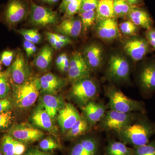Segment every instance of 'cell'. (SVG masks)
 Wrapping results in <instances>:
<instances>
[{"instance_id":"obj_1","label":"cell","mask_w":155,"mask_h":155,"mask_svg":"<svg viewBox=\"0 0 155 155\" xmlns=\"http://www.w3.org/2000/svg\"><path fill=\"white\" fill-rule=\"evenodd\" d=\"M142 114L138 119L122 130L116 132L120 141L133 147L147 143L155 135V123Z\"/></svg>"},{"instance_id":"obj_2","label":"cell","mask_w":155,"mask_h":155,"mask_svg":"<svg viewBox=\"0 0 155 155\" xmlns=\"http://www.w3.org/2000/svg\"><path fill=\"white\" fill-rule=\"evenodd\" d=\"M106 95L110 110L124 113L138 112L146 114L144 103L128 97L118 89L109 87L106 90Z\"/></svg>"},{"instance_id":"obj_3","label":"cell","mask_w":155,"mask_h":155,"mask_svg":"<svg viewBox=\"0 0 155 155\" xmlns=\"http://www.w3.org/2000/svg\"><path fill=\"white\" fill-rule=\"evenodd\" d=\"M40 93L39 79L30 77L22 84L15 85L13 91L14 103L19 109H27L35 103Z\"/></svg>"},{"instance_id":"obj_4","label":"cell","mask_w":155,"mask_h":155,"mask_svg":"<svg viewBox=\"0 0 155 155\" xmlns=\"http://www.w3.org/2000/svg\"><path fill=\"white\" fill-rule=\"evenodd\" d=\"M142 114L138 112L124 113L110 109L98 123V128L102 131H113L116 133L135 122Z\"/></svg>"},{"instance_id":"obj_5","label":"cell","mask_w":155,"mask_h":155,"mask_svg":"<svg viewBox=\"0 0 155 155\" xmlns=\"http://www.w3.org/2000/svg\"><path fill=\"white\" fill-rule=\"evenodd\" d=\"M97 84L89 77L76 81L72 83L70 92L71 99L81 107L97 97Z\"/></svg>"},{"instance_id":"obj_6","label":"cell","mask_w":155,"mask_h":155,"mask_svg":"<svg viewBox=\"0 0 155 155\" xmlns=\"http://www.w3.org/2000/svg\"><path fill=\"white\" fill-rule=\"evenodd\" d=\"M30 8L28 14V20L34 26L45 27L58 23L59 16L57 11L49 7L40 5L29 0Z\"/></svg>"},{"instance_id":"obj_7","label":"cell","mask_w":155,"mask_h":155,"mask_svg":"<svg viewBox=\"0 0 155 155\" xmlns=\"http://www.w3.org/2000/svg\"><path fill=\"white\" fill-rule=\"evenodd\" d=\"M29 8V0H8L3 11V18L9 26H14L28 17Z\"/></svg>"},{"instance_id":"obj_8","label":"cell","mask_w":155,"mask_h":155,"mask_svg":"<svg viewBox=\"0 0 155 155\" xmlns=\"http://www.w3.org/2000/svg\"><path fill=\"white\" fill-rule=\"evenodd\" d=\"M8 134L17 140L25 143H31L41 140L45 133L38 128L27 123L16 124L9 130Z\"/></svg>"},{"instance_id":"obj_9","label":"cell","mask_w":155,"mask_h":155,"mask_svg":"<svg viewBox=\"0 0 155 155\" xmlns=\"http://www.w3.org/2000/svg\"><path fill=\"white\" fill-rule=\"evenodd\" d=\"M130 66L128 61L123 56L114 55L110 58L107 76L110 80L124 81L129 79Z\"/></svg>"},{"instance_id":"obj_10","label":"cell","mask_w":155,"mask_h":155,"mask_svg":"<svg viewBox=\"0 0 155 155\" xmlns=\"http://www.w3.org/2000/svg\"><path fill=\"white\" fill-rule=\"evenodd\" d=\"M68 80L73 83L76 81L89 77L91 69L82 54L78 52L72 53L70 60Z\"/></svg>"},{"instance_id":"obj_11","label":"cell","mask_w":155,"mask_h":155,"mask_svg":"<svg viewBox=\"0 0 155 155\" xmlns=\"http://www.w3.org/2000/svg\"><path fill=\"white\" fill-rule=\"evenodd\" d=\"M101 143L98 137L89 136L75 143L69 155H101Z\"/></svg>"},{"instance_id":"obj_12","label":"cell","mask_w":155,"mask_h":155,"mask_svg":"<svg viewBox=\"0 0 155 155\" xmlns=\"http://www.w3.org/2000/svg\"><path fill=\"white\" fill-rule=\"evenodd\" d=\"M138 79L143 94L145 97H152L155 92V61L143 66L140 72Z\"/></svg>"},{"instance_id":"obj_13","label":"cell","mask_w":155,"mask_h":155,"mask_svg":"<svg viewBox=\"0 0 155 155\" xmlns=\"http://www.w3.org/2000/svg\"><path fill=\"white\" fill-rule=\"evenodd\" d=\"M9 72L15 85L22 84L31 77V73L24 56L18 53Z\"/></svg>"},{"instance_id":"obj_14","label":"cell","mask_w":155,"mask_h":155,"mask_svg":"<svg viewBox=\"0 0 155 155\" xmlns=\"http://www.w3.org/2000/svg\"><path fill=\"white\" fill-rule=\"evenodd\" d=\"M125 52L134 61H140L150 52V45L147 40L136 38L127 41L124 45Z\"/></svg>"},{"instance_id":"obj_15","label":"cell","mask_w":155,"mask_h":155,"mask_svg":"<svg viewBox=\"0 0 155 155\" xmlns=\"http://www.w3.org/2000/svg\"><path fill=\"white\" fill-rule=\"evenodd\" d=\"M81 115L75 106L70 103L65 105L58 113V119L61 131L65 134L77 122Z\"/></svg>"},{"instance_id":"obj_16","label":"cell","mask_w":155,"mask_h":155,"mask_svg":"<svg viewBox=\"0 0 155 155\" xmlns=\"http://www.w3.org/2000/svg\"><path fill=\"white\" fill-rule=\"evenodd\" d=\"M40 93L43 94H56L65 86L67 80L51 73L45 74L39 78Z\"/></svg>"},{"instance_id":"obj_17","label":"cell","mask_w":155,"mask_h":155,"mask_svg":"<svg viewBox=\"0 0 155 155\" xmlns=\"http://www.w3.org/2000/svg\"><path fill=\"white\" fill-rule=\"evenodd\" d=\"M31 120L35 127L51 133H57L52 119L40 104L34 110L31 116Z\"/></svg>"},{"instance_id":"obj_18","label":"cell","mask_w":155,"mask_h":155,"mask_svg":"<svg viewBox=\"0 0 155 155\" xmlns=\"http://www.w3.org/2000/svg\"><path fill=\"white\" fill-rule=\"evenodd\" d=\"M83 117L91 126L98 124L107 112V107L102 103L89 102L82 107Z\"/></svg>"},{"instance_id":"obj_19","label":"cell","mask_w":155,"mask_h":155,"mask_svg":"<svg viewBox=\"0 0 155 155\" xmlns=\"http://www.w3.org/2000/svg\"><path fill=\"white\" fill-rule=\"evenodd\" d=\"M97 34L100 38L111 41L120 36V30L115 18H109L98 21Z\"/></svg>"},{"instance_id":"obj_20","label":"cell","mask_w":155,"mask_h":155,"mask_svg":"<svg viewBox=\"0 0 155 155\" xmlns=\"http://www.w3.org/2000/svg\"><path fill=\"white\" fill-rule=\"evenodd\" d=\"M66 103L63 98L56 94H43L40 98V104L54 120Z\"/></svg>"},{"instance_id":"obj_21","label":"cell","mask_w":155,"mask_h":155,"mask_svg":"<svg viewBox=\"0 0 155 155\" xmlns=\"http://www.w3.org/2000/svg\"><path fill=\"white\" fill-rule=\"evenodd\" d=\"M82 29L80 18L73 17L64 19L56 26L55 30L59 34L67 37L76 38L80 35Z\"/></svg>"},{"instance_id":"obj_22","label":"cell","mask_w":155,"mask_h":155,"mask_svg":"<svg viewBox=\"0 0 155 155\" xmlns=\"http://www.w3.org/2000/svg\"><path fill=\"white\" fill-rule=\"evenodd\" d=\"M1 149L3 155H23L26 152V147L25 143L7 134L2 138Z\"/></svg>"},{"instance_id":"obj_23","label":"cell","mask_w":155,"mask_h":155,"mask_svg":"<svg viewBox=\"0 0 155 155\" xmlns=\"http://www.w3.org/2000/svg\"><path fill=\"white\" fill-rule=\"evenodd\" d=\"M128 16L130 21L136 26L147 30L152 28L153 19L147 11L145 9L134 6Z\"/></svg>"},{"instance_id":"obj_24","label":"cell","mask_w":155,"mask_h":155,"mask_svg":"<svg viewBox=\"0 0 155 155\" xmlns=\"http://www.w3.org/2000/svg\"><path fill=\"white\" fill-rule=\"evenodd\" d=\"M83 56L91 70H97L101 65L103 51L99 45L92 44L87 46L84 50Z\"/></svg>"},{"instance_id":"obj_25","label":"cell","mask_w":155,"mask_h":155,"mask_svg":"<svg viewBox=\"0 0 155 155\" xmlns=\"http://www.w3.org/2000/svg\"><path fill=\"white\" fill-rule=\"evenodd\" d=\"M53 51V48L48 45L44 46L34 60V65L41 71L48 69L52 60Z\"/></svg>"},{"instance_id":"obj_26","label":"cell","mask_w":155,"mask_h":155,"mask_svg":"<svg viewBox=\"0 0 155 155\" xmlns=\"http://www.w3.org/2000/svg\"><path fill=\"white\" fill-rule=\"evenodd\" d=\"M103 155H133V148L120 140H112L105 147Z\"/></svg>"},{"instance_id":"obj_27","label":"cell","mask_w":155,"mask_h":155,"mask_svg":"<svg viewBox=\"0 0 155 155\" xmlns=\"http://www.w3.org/2000/svg\"><path fill=\"white\" fill-rule=\"evenodd\" d=\"M92 126L85 118L81 116L70 129L65 133L68 140H74L82 136L88 132Z\"/></svg>"},{"instance_id":"obj_28","label":"cell","mask_w":155,"mask_h":155,"mask_svg":"<svg viewBox=\"0 0 155 155\" xmlns=\"http://www.w3.org/2000/svg\"><path fill=\"white\" fill-rule=\"evenodd\" d=\"M96 20L115 18L114 0H100L96 10Z\"/></svg>"},{"instance_id":"obj_29","label":"cell","mask_w":155,"mask_h":155,"mask_svg":"<svg viewBox=\"0 0 155 155\" xmlns=\"http://www.w3.org/2000/svg\"><path fill=\"white\" fill-rule=\"evenodd\" d=\"M114 10L116 17L128 16L134 6L125 0H114Z\"/></svg>"},{"instance_id":"obj_30","label":"cell","mask_w":155,"mask_h":155,"mask_svg":"<svg viewBox=\"0 0 155 155\" xmlns=\"http://www.w3.org/2000/svg\"><path fill=\"white\" fill-rule=\"evenodd\" d=\"M79 17L82 23V28L86 31L89 28L94 24L96 21V10L79 12Z\"/></svg>"},{"instance_id":"obj_31","label":"cell","mask_w":155,"mask_h":155,"mask_svg":"<svg viewBox=\"0 0 155 155\" xmlns=\"http://www.w3.org/2000/svg\"><path fill=\"white\" fill-rule=\"evenodd\" d=\"M133 155H155V139L140 146L133 147Z\"/></svg>"},{"instance_id":"obj_32","label":"cell","mask_w":155,"mask_h":155,"mask_svg":"<svg viewBox=\"0 0 155 155\" xmlns=\"http://www.w3.org/2000/svg\"><path fill=\"white\" fill-rule=\"evenodd\" d=\"M39 149L44 152L51 151L61 148V145L51 137L43 139L39 143Z\"/></svg>"},{"instance_id":"obj_33","label":"cell","mask_w":155,"mask_h":155,"mask_svg":"<svg viewBox=\"0 0 155 155\" xmlns=\"http://www.w3.org/2000/svg\"><path fill=\"white\" fill-rule=\"evenodd\" d=\"M82 0H73L68 4L64 13L63 19H68L75 17V14L80 12Z\"/></svg>"},{"instance_id":"obj_34","label":"cell","mask_w":155,"mask_h":155,"mask_svg":"<svg viewBox=\"0 0 155 155\" xmlns=\"http://www.w3.org/2000/svg\"><path fill=\"white\" fill-rule=\"evenodd\" d=\"M11 90L8 75L0 73V99L7 97Z\"/></svg>"},{"instance_id":"obj_35","label":"cell","mask_w":155,"mask_h":155,"mask_svg":"<svg viewBox=\"0 0 155 155\" xmlns=\"http://www.w3.org/2000/svg\"><path fill=\"white\" fill-rule=\"evenodd\" d=\"M14 117L12 111L0 113V130L8 128L13 123Z\"/></svg>"},{"instance_id":"obj_36","label":"cell","mask_w":155,"mask_h":155,"mask_svg":"<svg viewBox=\"0 0 155 155\" xmlns=\"http://www.w3.org/2000/svg\"><path fill=\"white\" fill-rule=\"evenodd\" d=\"M119 30L123 34L130 35L136 33L137 31L136 26L130 20L125 21L119 25Z\"/></svg>"},{"instance_id":"obj_37","label":"cell","mask_w":155,"mask_h":155,"mask_svg":"<svg viewBox=\"0 0 155 155\" xmlns=\"http://www.w3.org/2000/svg\"><path fill=\"white\" fill-rule=\"evenodd\" d=\"M99 1L100 0H82L79 12L96 10Z\"/></svg>"},{"instance_id":"obj_38","label":"cell","mask_w":155,"mask_h":155,"mask_svg":"<svg viewBox=\"0 0 155 155\" xmlns=\"http://www.w3.org/2000/svg\"><path fill=\"white\" fill-rule=\"evenodd\" d=\"M14 58V52L9 50H6L1 54L0 61L6 67H8L12 63Z\"/></svg>"},{"instance_id":"obj_39","label":"cell","mask_w":155,"mask_h":155,"mask_svg":"<svg viewBox=\"0 0 155 155\" xmlns=\"http://www.w3.org/2000/svg\"><path fill=\"white\" fill-rule=\"evenodd\" d=\"M12 107V102L8 98L0 99V113L11 110Z\"/></svg>"},{"instance_id":"obj_40","label":"cell","mask_w":155,"mask_h":155,"mask_svg":"<svg viewBox=\"0 0 155 155\" xmlns=\"http://www.w3.org/2000/svg\"><path fill=\"white\" fill-rule=\"evenodd\" d=\"M146 36L149 44L155 50V29L151 28L147 30Z\"/></svg>"},{"instance_id":"obj_41","label":"cell","mask_w":155,"mask_h":155,"mask_svg":"<svg viewBox=\"0 0 155 155\" xmlns=\"http://www.w3.org/2000/svg\"><path fill=\"white\" fill-rule=\"evenodd\" d=\"M23 155H53L51 153L43 151L35 147L31 148L25 152Z\"/></svg>"},{"instance_id":"obj_42","label":"cell","mask_w":155,"mask_h":155,"mask_svg":"<svg viewBox=\"0 0 155 155\" xmlns=\"http://www.w3.org/2000/svg\"><path fill=\"white\" fill-rule=\"evenodd\" d=\"M18 32L23 36L25 40L34 43L33 38L31 34L30 29H20L18 31Z\"/></svg>"},{"instance_id":"obj_43","label":"cell","mask_w":155,"mask_h":155,"mask_svg":"<svg viewBox=\"0 0 155 155\" xmlns=\"http://www.w3.org/2000/svg\"><path fill=\"white\" fill-rule=\"evenodd\" d=\"M31 34V36L33 38L34 40V43H38L40 41L41 39V35L38 32V31L36 29H30Z\"/></svg>"},{"instance_id":"obj_44","label":"cell","mask_w":155,"mask_h":155,"mask_svg":"<svg viewBox=\"0 0 155 155\" xmlns=\"http://www.w3.org/2000/svg\"><path fill=\"white\" fill-rule=\"evenodd\" d=\"M73 1V0H62L58 8L59 12L64 14L68 4Z\"/></svg>"},{"instance_id":"obj_45","label":"cell","mask_w":155,"mask_h":155,"mask_svg":"<svg viewBox=\"0 0 155 155\" xmlns=\"http://www.w3.org/2000/svg\"><path fill=\"white\" fill-rule=\"evenodd\" d=\"M46 36L49 42L50 43V44L53 48L54 46V45L57 40H58L56 38L54 33L51 32H47Z\"/></svg>"},{"instance_id":"obj_46","label":"cell","mask_w":155,"mask_h":155,"mask_svg":"<svg viewBox=\"0 0 155 155\" xmlns=\"http://www.w3.org/2000/svg\"><path fill=\"white\" fill-rule=\"evenodd\" d=\"M55 35L57 39L61 41L65 42L67 43L68 44H70L72 43V41L70 39L69 37L66 36L64 35L61 34L59 33H55Z\"/></svg>"},{"instance_id":"obj_47","label":"cell","mask_w":155,"mask_h":155,"mask_svg":"<svg viewBox=\"0 0 155 155\" xmlns=\"http://www.w3.org/2000/svg\"><path fill=\"white\" fill-rule=\"evenodd\" d=\"M31 44H32V42H31L25 40L23 42V47L25 49L26 55L28 57H29V52H30L31 48Z\"/></svg>"},{"instance_id":"obj_48","label":"cell","mask_w":155,"mask_h":155,"mask_svg":"<svg viewBox=\"0 0 155 155\" xmlns=\"http://www.w3.org/2000/svg\"><path fill=\"white\" fill-rule=\"evenodd\" d=\"M68 45L69 44L67 43L57 40L54 45V46L53 48H54V49L56 50H60Z\"/></svg>"},{"instance_id":"obj_49","label":"cell","mask_w":155,"mask_h":155,"mask_svg":"<svg viewBox=\"0 0 155 155\" xmlns=\"http://www.w3.org/2000/svg\"><path fill=\"white\" fill-rule=\"evenodd\" d=\"M40 2L48 5L52 6L56 5L59 2L60 0H38Z\"/></svg>"},{"instance_id":"obj_50","label":"cell","mask_w":155,"mask_h":155,"mask_svg":"<svg viewBox=\"0 0 155 155\" xmlns=\"http://www.w3.org/2000/svg\"><path fill=\"white\" fill-rule=\"evenodd\" d=\"M63 58L62 57V54L58 56L56 59V65H57V67H58V69L60 68L61 67V66L63 64Z\"/></svg>"},{"instance_id":"obj_51","label":"cell","mask_w":155,"mask_h":155,"mask_svg":"<svg viewBox=\"0 0 155 155\" xmlns=\"http://www.w3.org/2000/svg\"><path fill=\"white\" fill-rule=\"evenodd\" d=\"M129 4L132 6H137L142 2V0H125Z\"/></svg>"},{"instance_id":"obj_52","label":"cell","mask_w":155,"mask_h":155,"mask_svg":"<svg viewBox=\"0 0 155 155\" xmlns=\"http://www.w3.org/2000/svg\"><path fill=\"white\" fill-rule=\"evenodd\" d=\"M36 51L37 47L36 46H35V44L32 43L31 48L30 51V52H29V57L32 55H33V54Z\"/></svg>"},{"instance_id":"obj_53","label":"cell","mask_w":155,"mask_h":155,"mask_svg":"<svg viewBox=\"0 0 155 155\" xmlns=\"http://www.w3.org/2000/svg\"><path fill=\"white\" fill-rule=\"evenodd\" d=\"M69 67H66V66L62 65L59 69L61 70V72H65V73H68V72H69Z\"/></svg>"},{"instance_id":"obj_54","label":"cell","mask_w":155,"mask_h":155,"mask_svg":"<svg viewBox=\"0 0 155 155\" xmlns=\"http://www.w3.org/2000/svg\"><path fill=\"white\" fill-rule=\"evenodd\" d=\"M2 62H1V61H0V73H1V70H2Z\"/></svg>"},{"instance_id":"obj_55","label":"cell","mask_w":155,"mask_h":155,"mask_svg":"<svg viewBox=\"0 0 155 155\" xmlns=\"http://www.w3.org/2000/svg\"><path fill=\"white\" fill-rule=\"evenodd\" d=\"M0 155H3V153L2 152V150H1V149L0 150Z\"/></svg>"}]
</instances>
